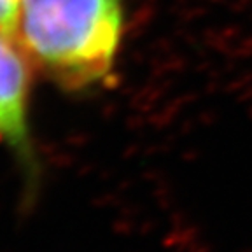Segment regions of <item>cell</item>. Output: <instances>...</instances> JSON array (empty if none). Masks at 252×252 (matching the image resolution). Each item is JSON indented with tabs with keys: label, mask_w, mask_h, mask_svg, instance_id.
Masks as SVG:
<instances>
[{
	"label": "cell",
	"mask_w": 252,
	"mask_h": 252,
	"mask_svg": "<svg viewBox=\"0 0 252 252\" xmlns=\"http://www.w3.org/2000/svg\"><path fill=\"white\" fill-rule=\"evenodd\" d=\"M123 25V0H23L16 35L53 79L86 88L110 74Z\"/></svg>",
	"instance_id": "obj_1"
},
{
	"label": "cell",
	"mask_w": 252,
	"mask_h": 252,
	"mask_svg": "<svg viewBox=\"0 0 252 252\" xmlns=\"http://www.w3.org/2000/svg\"><path fill=\"white\" fill-rule=\"evenodd\" d=\"M28 90L30 72L25 58L13 46L11 37L0 34V139L16 151L19 160L30 165Z\"/></svg>",
	"instance_id": "obj_2"
},
{
	"label": "cell",
	"mask_w": 252,
	"mask_h": 252,
	"mask_svg": "<svg viewBox=\"0 0 252 252\" xmlns=\"http://www.w3.org/2000/svg\"><path fill=\"white\" fill-rule=\"evenodd\" d=\"M23 0H0V34L14 37Z\"/></svg>",
	"instance_id": "obj_3"
}]
</instances>
